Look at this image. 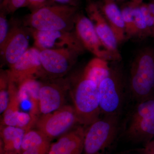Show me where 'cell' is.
Returning a JSON list of instances; mask_svg holds the SVG:
<instances>
[{
	"label": "cell",
	"instance_id": "1",
	"mask_svg": "<svg viewBox=\"0 0 154 154\" xmlns=\"http://www.w3.org/2000/svg\"><path fill=\"white\" fill-rule=\"evenodd\" d=\"M78 8L50 4L31 12L22 20L25 27L38 30H74Z\"/></svg>",
	"mask_w": 154,
	"mask_h": 154
},
{
	"label": "cell",
	"instance_id": "2",
	"mask_svg": "<svg viewBox=\"0 0 154 154\" xmlns=\"http://www.w3.org/2000/svg\"><path fill=\"white\" fill-rule=\"evenodd\" d=\"M129 88L137 103L154 96V49L145 47L135 55L131 66Z\"/></svg>",
	"mask_w": 154,
	"mask_h": 154
},
{
	"label": "cell",
	"instance_id": "3",
	"mask_svg": "<svg viewBox=\"0 0 154 154\" xmlns=\"http://www.w3.org/2000/svg\"><path fill=\"white\" fill-rule=\"evenodd\" d=\"M72 92L79 123L89 126L101 114L99 85L82 73L76 80Z\"/></svg>",
	"mask_w": 154,
	"mask_h": 154
},
{
	"label": "cell",
	"instance_id": "4",
	"mask_svg": "<svg viewBox=\"0 0 154 154\" xmlns=\"http://www.w3.org/2000/svg\"><path fill=\"white\" fill-rule=\"evenodd\" d=\"M120 62H112L109 74L99 85L100 109L104 115H119L124 104L126 86Z\"/></svg>",
	"mask_w": 154,
	"mask_h": 154
},
{
	"label": "cell",
	"instance_id": "5",
	"mask_svg": "<svg viewBox=\"0 0 154 154\" xmlns=\"http://www.w3.org/2000/svg\"><path fill=\"white\" fill-rule=\"evenodd\" d=\"M119 115H104L85 131L83 154H102L113 143L119 130Z\"/></svg>",
	"mask_w": 154,
	"mask_h": 154
},
{
	"label": "cell",
	"instance_id": "6",
	"mask_svg": "<svg viewBox=\"0 0 154 154\" xmlns=\"http://www.w3.org/2000/svg\"><path fill=\"white\" fill-rule=\"evenodd\" d=\"M127 137L134 142L148 143L154 139V96L138 103L130 117Z\"/></svg>",
	"mask_w": 154,
	"mask_h": 154
},
{
	"label": "cell",
	"instance_id": "7",
	"mask_svg": "<svg viewBox=\"0 0 154 154\" xmlns=\"http://www.w3.org/2000/svg\"><path fill=\"white\" fill-rule=\"evenodd\" d=\"M27 28L34 40V46L39 50L70 49L81 54L85 50L74 30H38Z\"/></svg>",
	"mask_w": 154,
	"mask_h": 154
},
{
	"label": "cell",
	"instance_id": "8",
	"mask_svg": "<svg viewBox=\"0 0 154 154\" xmlns=\"http://www.w3.org/2000/svg\"><path fill=\"white\" fill-rule=\"evenodd\" d=\"M79 119L74 108L64 105L60 109L38 117L36 125L37 129L51 140L69 132Z\"/></svg>",
	"mask_w": 154,
	"mask_h": 154
},
{
	"label": "cell",
	"instance_id": "9",
	"mask_svg": "<svg viewBox=\"0 0 154 154\" xmlns=\"http://www.w3.org/2000/svg\"><path fill=\"white\" fill-rule=\"evenodd\" d=\"M39 51L42 66L48 79L63 78L75 65L80 55L70 49Z\"/></svg>",
	"mask_w": 154,
	"mask_h": 154
},
{
	"label": "cell",
	"instance_id": "10",
	"mask_svg": "<svg viewBox=\"0 0 154 154\" xmlns=\"http://www.w3.org/2000/svg\"><path fill=\"white\" fill-rule=\"evenodd\" d=\"M74 31L85 49L96 57L109 62L116 61L114 56L104 46L88 17L78 13L75 19Z\"/></svg>",
	"mask_w": 154,
	"mask_h": 154
},
{
	"label": "cell",
	"instance_id": "11",
	"mask_svg": "<svg viewBox=\"0 0 154 154\" xmlns=\"http://www.w3.org/2000/svg\"><path fill=\"white\" fill-rule=\"evenodd\" d=\"M7 72L9 81L17 85L28 79H48L42 66L40 51L35 47L28 48Z\"/></svg>",
	"mask_w": 154,
	"mask_h": 154
},
{
	"label": "cell",
	"instance_id": "12",
	"mask_svg": "<svg viewBox=\"0 0 154 154\" xmlns=\"http://www.w3.org/2000/svg\"><path fill=\"white\" fill-rule=\"evenodd\" d=\"M70 87V82L63 78L48 79L41 83L39 92L40 113L42 115L48 114L63 106Z\"/></svg>",
	"mask_w": 154,
	"mask_h": 154
},
{
	"label": "cell",
	"instance_id": "13",
	"mask_svg": "<svg viewBox=\"0 0 154 154\" xmlns=\"http://www.w3.org/2000/svg\"><path fill=\"white\" fill-rule=\"evenodd\" d=\"M30 32L22 24L14 22L10 28L1 54L4 62L10 67L17 62L29 48Z\"/></svg>",
	"mask_w": 154,
	"mask_h": 154
},
{
	"label": "cell",
	"instance_id": "14",
	"mask_svg": "<svg viewBox=\"0 0 154 154\" xmlns=\"http://www.w3.org/2000/svg\"><path fill=\"white\" fill-rule=\"evenodd\" d=\"M86 11L88 18L93 23L96 33L104 46L114 56L116 61H121L122 56L119 51L118 42L100 11L98 4L89 1Z\"/></svg>",
	"mask_w": 154,
	"mask_h": 154
},
{
	"label": "cell",
	"instance_id": "15",
	"mask_svg": "<svg viewBox=\"0 0 154 154\" xmlns=\"http://www.w3.org/2000/svg\"><path fill=\"white\" fill-rule=\"evenodd\" d=\"M85 131L83 127L79 126L63 135L51 144L48 154H82Z\"/></svg>",
	"mask_w": 154,
	"mask_h": 154
},
{
	"label": "cell",
	"instance_id": "16",
	"mask_svg": "<svg viewBox=\"0 0 154 154\" xmlns=\"http://www.w3.org/2000/svg\"><path fill=\"white\" fill-rule=\"evenodd\" d=\"M99 7L112 29L118 44H121L126 39L125 26L121 9L116 3L111 0H103L102 5Z\"/></svg>",
	"mask_w": 154,
	"mask_h": 154
},
{
	"label": "cell",
	"instance_id": "17",
	"mask_svg": "<svg viewBox=\"0 0 154 154\" xmlns=\"http://www.w3.org/2000/svg\"><path fill=\"white\" fill-rule=\"evenodd\" d=\"M18 94L20 103L29 101L30 103V114L35 122L38 120L39 111V92L41 83L37 79L24 80L17 85Z\"/></svg>",
	"mask_w": 154,
	"mask_h": 154
},
{
	"label": "cell",
	"instance_id": "18",
	"mask_svg": "<svg viewBox=\"0 0 154 154\" xmlns=\"http://www.w3.org/2000/svg\"><path fill=\"white\" fill-rule=\"evenodd\" d=\"M51 141L40 131L30 130L24 135L19 154H48Z\"/></svg>",
	"mask_w": 154,
	"mask_h": 154
},
{
	"label": "cell",
	"instance_id": "19",
	"mask_svg": "<svg viewBox=\"0 0 154 154\" xmlns=\"http://www.w3.org/2000/svg\"><path fill=\"white\" fill-rule=\"evenodd\" d=\"M26 131L17 127L5 126L1 129L0 154H19Z\"/></svg>",
	"mask_w": 154,
	"mask_h": 154
},
{
	"label": "cell",
	"instance_id": "20",
	"mask_svg": "<svg viewBox=\"0 0 154 154\" xmlns=\"http://www.w3.org/2000/svg\"><path fill=\"white\" fill-rule=\"evenodd\" d=\"M17 85L9 81V102L4 113L3 123L6 126H17V118L20 103Z\"/></svg>",
	"mask_w": 154,
	"mask_h": 154
},
{
	"label": "cell",
	"instance_id": "21",
	"mask_svg": "<svg viewBox=\"0 0 154 154\" xmlns=\"http://www.w3.org/2000/svg\"><path fill=\"white\" fill-rule=\"evenodd\" d=\"M110 65L107 61L95 57L90 60L83 70L84 76L100 85L110 71Z\"/></svg>",
	"mask_w": 154,
	"mask_h": 154
},
{
	"label": "cell",
	"instance_id": "22",
	"mask_svg": "<svg viewBox=\"0 0 154 154\" xmlns=\"http://www.w3.org/2000/svg\"><path fill=\"white\" fill-rule=\"evenodd\" d=\"M134 5L130 2L121 9L125 26L126 39L136 38L134 16Z\"/></svg>",
	"mask_w": 154,
	"mask_h": 154
},
{
	"label": "cell",
	"instance_id": "23",
	"mask_svg": "<svg viewBox=\"0 0 154 154\" xmlns=\"http://www.w3.org/2000/svg\"><path fill=\"white\" fill-rule=\"evenodd\" d=\"M134 5V16L136 39H143L151 37L150 33L146 25L140 5Z\"/></svg>",
	"mask_w": 154,
	"mask_h": 154
},
{
	"label": "cell",
	"instance_id": "24",
	"mask_svg": "<svg viewBox=\"0 0 154 154\" xmlns=\"http://www.w3.org/2000/svg\"><path fill=\"white\" fill-rule=\"evenodd\" d=\"M9 78L7 72H1L0 77V111L5 112L9 102Z\"/></svg>",
	"mask_w": 154,
	"mask_h": 154
},
{
	"label": "cell",
	"instance_id": "25",
	"mask_svg": "<svg viewBox=\"0 0 154 154\" xmlns=\"http://www.w3.org/2000/svg\"><path fill=\"white\" fill-rule=\"evenodd\" d=\"M27 0H1V9L8 14H14L17 10L27 6Z\"/></svg>",
	"mask_w": 154,
	"mask_h": 154
},
{
	"label": "cell",
	"instance_id": "26",
	"mask_svg": "<svg viewBox=\"0 0 154 154\" xmlns=\"http://www.w3.org/2000/svg\"><path fill=\"white\" fill-rule=\"evenodd\" d=\"M7 13L1 9L0 13V48L2 47L5 43L9 30V22L7 18Z\"/></svg>",
	"mask_w": 154,
	"mask_h": 154
},
{
	"label": "cell",
	"instance_id": "27",
	"mask_svg": "<svg viewBox=\"0 0 154 154\" xmlns=\"http://www.w3.org/2000/svg\"><path fill=\"white\" fill-rule=\"evenodd\" d=\"M145 22L151 34V37L154 38V22L152 17L149 11L147 4L142 3L140 5Z\"/></svg>",
	"mask_w": 154,
	"mask_h": 154
},
{
	"label": "cell",
	"instance_id": "28",
	"mask_svg": "<svg viewBox=\"0 0 154 154\" xmlns=\"http://www.w3.org/2000/svg\"><path fill=\"white\" fill-rule=\"evenodd\" d=\"M49 0H27V6L31 12L50 5Z\"/></svg>",
	"mask_w": 154,
	"mask_h": 154
},
{
	"label": "cell",
	"instance_id": "29",
	"mask_svg": "<svg viewBox=\"0 0 154 154\" xmlns=\"http://www.w3.org/2000/svg\"><path fill=\"white\" fill-rule=\"evenodd\" d=\"M51 3L58 5H65L77 7L79 4V0H50Z\"/></svg>",
	"mask_w": 154,
	"mask_h": 154
},
{
	"label": "cell",
	"instance_id": "30",
	"mask_svg": "<svg viewBox=\"0 0 154 154\" xmlns=\"http://www.w3.org/2000/svg\"><path fill=\"white\" fill-rule=\"evenodd\" d=\"M147 5L149 11L152 17L154 22V2H152L149 3V4H147Z\"/></svg>",
	"mask_w": 154,
	"mask_h": 154
},
{
	"label": "cell",
	"instance_id": "31",
	"mask_svg": "<svg viewBox=\"0 0 154 154\" xmlns=\"http://www.w3.org/2000/svg\"><path fill=\"white\" fill-rule=\"evenodd\" d=\"M145 154H154V149L147 145H145L144 149Z\"/></svg>",
	"mask_w": 154,
	"mask_h": 154
},
{
	"label": "cell",
	"instance_id": "32",
	"mask_svg": "<svg viewBox=\"0 0 154 154\" xmlns=\"http://www.w3.org/2000/svg\"><path fill=\"white\" fill-rule=\"evenodd\" d=\"M143 0H131V2L135 5H140L142 3H143Z\"/></svg>",
	"mask_w": 154,
	"mask_h": 154
},
{
	"label": "cell",
	"instance_id": "33",
	"mask_svg": "<svg viewBox=\"0 0 154 154\" xmlns=\"http://www.w3.org/2000/svg\"><path fill=\"white\" fill-rule=\"evenodd\" d=\"M146 145L148 146H149L151 147L154 149V139H153L152 141H151L150 142L146 144Z\"/></svg>",
	"mask_w": 154,
	"mask_h": 154
},
{
	"label": "cell",
	"instance_id": "34",
	"mask_svg": "<svg viewBox=\"0 0 154 154\" xmlns=\"http://www.w3.org/2000/svg\"><path fill=\"white\" fill-rule=\"evenodd\" d=\"M111 1H113V2H115L116 3V2H122V1H124V0H111Z\"/></svg>",
	"mask_w": 154,
	"mask_h": 154
},
{
	"label": "cell",
	"instance_id": "35",
	"mask_svg": "<svg viewBox=\"0 0 154 154\" xmlns=\"http://www.w3.org/2000/svg\"><path fill=\"white\" fill-rule=\"evenodd\" d=\"M153 2H154V1H153Z\"/></svg>",
	"mask_w": 154,
	"mask_h": 154
}]
</instances>
